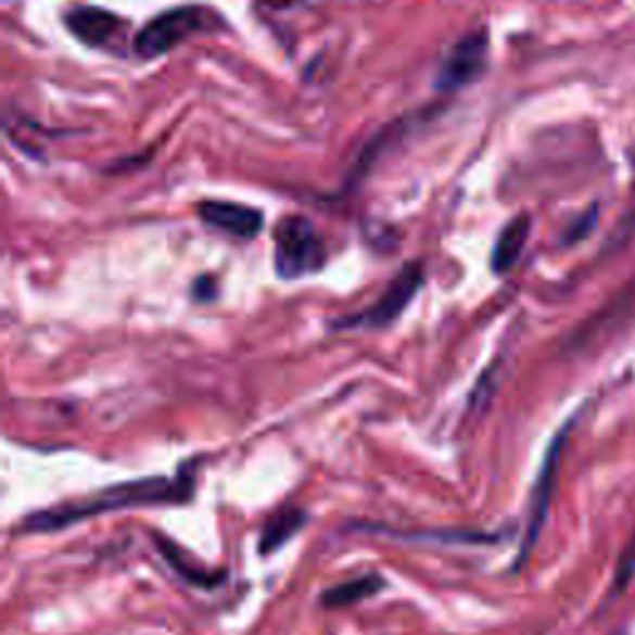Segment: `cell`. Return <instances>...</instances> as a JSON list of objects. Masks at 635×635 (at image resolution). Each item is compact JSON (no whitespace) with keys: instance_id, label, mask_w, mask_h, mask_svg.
Returning <instances> with one entry per match:
<instances>
[{"instance_id":"cell-7","label":"cell","mask_w":635,"mask_h":635,"mask_svg":"<svg viewBox=\"0 0 635 635\" xmlns=\"http://www.w3.org/2000/svg\"><path fill=\"white\" fill-rule=\"evenodd\" d=\"M199 219L216 231L229 233L237 239H254L264 229V214L254 206L219 202V199H208L196 206Z\"/></svg>"},{"instance_id":"cell-6","label":"cell","mask_w":635,"mask_h":635,"mask_svg":"<svg viewBox=\"0 0 635 635\" xmlns=\"http://www.w3.org/2000/svg\"><path fill=\"white\" fill-rule=\"evenodd\" d=\"M486 60H490V35L484 30L465 35L462 40H457L452 46L447 58L442 60L434 87L442 94L462 90V87L480 80L486 69Z\"/></svg>"},{"instance_id":"cell-14","label":"cell","mask_w":635,"mask_h":635,"mask_svg":"<svg viewBox=\"0 0 635 635\" xmlns=\"http://www.w3.org/2000/svg\"><path fill=\"white\" fill-rule=\"evenodd\" d=\"M596 219H598V208L594 206L588 214L579 216V219L569 226L567 233H563V243H576V241H581V239H586L588 233L594 231Z\"/></svg>"},{"instance_id":"cell-2","label":"cell","mask_w":635,"mask_h":635,"mask_svg":"<svg viewBox=\"0 0 635 635\" xmlns=\"http://www.w3.org/2000/svg\"><path fill=\"white\" fill-rule=\"evenodd\" d=\"M274 241V266L278 278H283V281H295V278L310 276L326 266V243L318 237L316 226L306 216L291 214L278 221Z\"/></svg>"},{"instance_id":"cell-9","label":"cell","mask_w":635,"mask_h":635,"mask_svg":"<svg viewBox=\"0 0 635 635\" xmlns=\"http://www.w3.org/2000/svg\"><path fill=\"white\" fill-rule=\"evenodd\" d=\"M532 233V219L526 214H519L499 231L497 243L492 251V271L494 274H507L515 268L517 261L524 254V246Z\"/></svg>"},{"instance_id":"cell-1","label":"cell","mask_w":635,"mask_h":635,"mask_svg":"<svg viewBox=\"0 0 635 635\" xmlns=\"http://www.w3.org/2000/svg\"><path fill=\"white\" fill-rule=\"evenodd\" d=\"M194 497V472L189 467L181 469L174 477H142V480H129L112 484L102 492H92L80 499H69L55 507L17 521V534H52L69 529L77 521L112 515L122 509H142L160 507V504H185Z\"/></svg>"},{"instance_id":"cell-5","label":"cell","mask_w":635,"mask_h":635,"mask_svg":"<svg viewBox=\"0 0 635 635\" xmlns=\"http://www.w3.org/2000/svg\"><path fill=\"white\" fill-rule=\"evenodd\" d=\"M571 428H573V420L563 424L559 434H556V437L551 440L549 449H546L542 472H538L534 492H532V504H529L526 536H524V544H521V554H519L515 569H521V563L529 559V554L534 551L538 536H542L546 517H549V504H551V494H554V486H556V474H559V459H561V452H563V442H567Z\"/></svg>"},{"instance_id":"cell-16","label":"cell","mask_w":635,"mask_h":635,"mask_svg":"<svg viewBox=\"0 0 635 635\" xmlns=\"http://www.w3.org/2000/svg\"><path fill=\"white\" fill-rule=\"evenodd\" d=\"M191 295H194V301H199V303L214 301L216 299V283H214V278L212 276L196 278L194 285H191Z\"/></svg>"},{"instance_id":"cell-8","label":"cell","mask_w":635,"mask_h":635,"mask_svg":"<svg viewBox=\"0 0 635 635\" xmlns=\"http://www.w3.org/2000/svg\"><path fill=\"white\" fill-rule=\"evenodd\" d=\"M65 25L77 40L90 48H110L127 28V23L119 15L94 5H77L73 11H67Z\"/></svg>"},{"instance_id":"cell-10","label":"cell","mask_w":635,"mask_h":635,"mask_svg":"<svg viewBox=\"0 0 635 635\" xmlns=\"http://www.w3.org/2000/svg\"><path fill=\"white\" fill-rule=\"evenodd\" d=\"M308 524V511L303 507H283L278 515L268 519L264 532L258 536V554L268 556L278 549H283L291 538L303 532V526Z\"/></svg>"},{"instance_id":"cell-13","label":"cell","mask_w":635,"mask_h":635,"mask_svg":"<svg viewBox=\"0 0 635 635\" xmlns=\"http://www.w3.org/2000/svg\"><path fill=\"white\" fill-rule=\"evenodd\" d=\"M363 529H370V532H380V534H390V536H399V538H407V542H417V538H422V542H445V544H492L494 534H480V532H469V529H440V532H397V529H388V526H363Z\"/></svg>"},{"instance_id":"cell-12","label":"cell","mask_w":635,"mask_h":635,"mask_svg":"<svg viewBox=\"0 0 635 635\" xmlns=\"http://www.w3.org/2000/svg\"><path fill=\"white\" fill-rule=\"evenodd\" d=\"M154 542H156V549L164 554V559L172 563V569L177 571L181 579L189 581V584L214 588L216 584H221L224 581V571L216 573V571L202 569V563H196L185 549H179L177 544L169 542L167 536H154Z\"/></svg>"},{"instance_id":"cell-11","label":"cell","mask_w":635,"mask_h":635,"mask_svg":"<svg viewBox=\"0 0 635 635\" xmlns=\"http://www.w3.org/2000/svg\"><path fill=\"white\" fill-rule=\"evenodd\" d=\"M385 579L380 573H363L358 579L345 581V584L330 586L320 594V606L323 608H347L353 604L368 601V598L378 596L380 590H385Z\"/></svg>"},{"instance_id":"cell-3","label":"cell","mask_w":635,"mask_h":635,"mask_svg":"<svg viewBox=\"0 0 635 635\" xmlns=\"http://www.w3.org/2000/svg\"><path fill=\"white\" fill-rule=\"evenodd\" d=\"M219 23L221 17L202 5L172 8V11L152 17V21L139 30L135 40V52L142 60L167 55V52L181 46V42H187L191 35L214 30Z\"/></svg>"},{"instance_id":"cell-4","label":"cell","mask_w":635,"mask_h":635,"mask_svg":"<svg viewBox=\"0 0 635 635\" xmlns=\"http://www.w3.org/2000/svg\"><path fill=\"white\" fill-rule=\"evenodd\" d=\"M424 283V266L422 261H410L399 268V274L388 283L380 299L363 313L345 318L330 320V330H380L393 326L395 320L403 316L405 308L410 306L412 299L420 293Z\"/></svg>"},{"instance_id":"cell-18","label":"cell","mask_w":635,"mask_h":635,"mask_svg":"<svg viewBox=\"0 0 635 635\" xmlns=\"http://www.w3.org/2000/svg\"><path fill=\"white\" fill-rule=\"evenodd\" d=\"M619 635H625V633H619Z\"/></svg>"},{"instance_id":"cell-15","label":"cell","mask_w":635,"mask_h":635,"mask_svg":"<svg viewBox=\"0 0 635 635\" xmlns=\"http://www.w3.org/2000/svg\"><path fill=\"white\" fill-rule=\"evenodd\" d=\"M633 571H635V538H633V544L623 554L621 567H619V576H615V586L623 588L625 584H628L631 576H633Z\"/></svg>"},{"instance_id":"cell-17","label":"cell","mask_w":635,"mask_h":635,"mask_svg":"<svg viewBox=\"0 0 635 635\" xmlns=\"http://www.w3.org/2000/svg\"><path fill=\"white\" fill-rule=\"evenodd\" d=\"M633 313H635V281H633L631 289L623 293V299L615 301L613 316L619 318V323H621V320H628L633 316Z\"/></svg>"}]
</instances>
